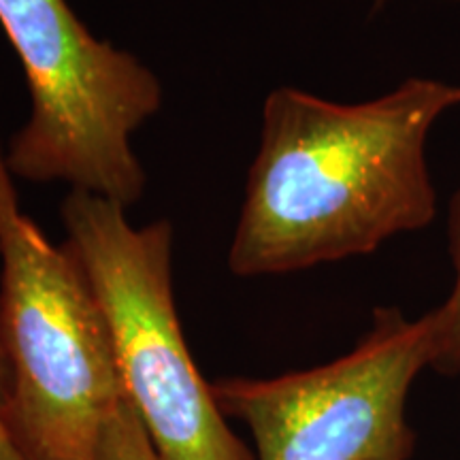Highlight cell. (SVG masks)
Wrapping results in <instances>:
<instances>
[{
  "mask_svg": "<svg viewBox=\"0 0 460 460\" xmlns=\"http://www.w3.org/2000/svg\"><path fill=\"white\" fill-rule=\"evenodd\" d=\"M0 329L9 429L24 460H160L126 393L101 305L66 245L22 211L3 143Z\"/></svg>",
  "mask_w": 460,
  "mask_h": 460,
  "instance_id": "2",
  "label": "cell"
},
{
  "mask_svg": "<svg viewBox=\"0 0 460 460\" xmlns=\"http://www.w3.org/2000/svg\"><path fill=\"white\" fill-rule=\"evenodd\" d=\"M376 3H377V4H382V3H384V0H376Z\"/></svg>",
  "mask_w": 460,
  "mask_h": 460,
  "instance_id": "8",
  "label": "cell"
},
{
  "mask_svg": "<svg viewBox=\"0 0 460 460\" xmlns=\"http://www.w3.org/2000/svg\"><path fill=\"white\" fill-rule=\"evenodd\" d=\"M458 105L460 85L433 77L354 105L290 85L269 92L230 273L305 271L427 228L437 216L429 137Z\"/></svg>",
  "mask_w": 460,
  "mask_h": 460,
  "instance_id": "1",
  "label": "cell"
},
{
  "mask_svg": "<svg viewBox=\"0 0 460 460\" xmlns=\"http://www.w3.org/2000/svg\"><path fill=\"white\" fill-rule=\"evenodd\" d=\"M0 28L20 58L31 115L4 163L32 183H68L115 203H139L146 171L132 135L163 107L156 73L101 41L68 0H0Z\"/></svg>",
  "mask_w": 460,
  "mask_h": 460,
  "instance_id": "3",
  "label": "cell"
},
{
  "mask_svg": "<svg viewBox=\"0 0 460 460\" xmlns=\"http://www.w3.org/2000/svg\"><path fill=\"white\" fill-rule=\"evenodd\" d=\"M66 250L105 315L126 393L160 460H256L200 376L172 296V226H132L126 207L71 190Z\"/></svg>",
  "mask_w": 460,
  "mask_h": 460,
  "instance_id": "4",
  "label": "cell"
},
{
  "mask_svg": "<svg viewBox=\"0 0 460 460\" xmlns=\"http://www.w3.org/2000/svg\"><path fill=\"white\" fill-rule=\"evenodd\" d=\"M9 401H11V369L7 349L0 329V460H24L17 450L9 429Z\"/></svg>",
  "mask_w": 460,
  "mask_h": 460,
  "instance_id": "7",
  "label": "cell"
},
{
  "mask_svg": "<svg viewBox=\"0 0 460 460\" xmlns=\"http://www.w3.org/2000/svg\"><path fill=\"white\" fill-rule=\"evenodd\" d=\"M447 241L454 281L446 301L429 312L430 369L441 376H460V188L452 194L447 211Z\"/></svg>",
  "mask_w": 460,
  "mask_h": 460,
  "instance_id": "6",
  "label": "cell"
},
{
  "mask_svg": "<svg viewBox=\"0 0 460 460\" xmlns=\"http://www.w3.org/2000/svg\"><path fill=\"white\" fill-rule=\"evenodd\" d=\"M430 369L429 314L377 307L348 354L275 377H222L211 390L243 422L256 460H411L407 399Z\"/></svg>",
  "mask_w": 460,
  "mask_h": 460,
  "instance_id": "5",
  "label": "cell"
}]
</instances>
